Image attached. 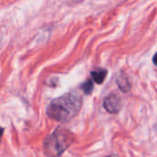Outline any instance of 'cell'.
I'll list each match as a JSON object with an SVG mask.
<instances>
[{
    "label": "cell",
    "mask_w": 157,
    "mask_h": 157,
    "mask_svg": "<svg viewBox=\"0 0 157 157\" xmlns=\"http://www.w3.org/2000/svg\"><path fill=\"white\" fill-rule=\"evenodd\" d=\"M3 132H4V129L0 128V140H1V137H2V135H3Z\"/></svg>",
    "instance_id": "obj_8"
},
{
    "label": "cell",
    "mask_w": 157,
    "mask_h": 157,
    "mask_svg": "<svg viewBox=\"0 0 157 157\" xmlns=\"http://www.w3.org/2000/svg\"><path fill=\"white\" fill-rule=\"evenodd\" d=\"M107 75H108V71L106 69H98L91 72V77L93 81H95L97 84L99 85H101L105 81Z\"/></svg>",
    "instance_id": "obj_5"
},
{
    "label": "cell",
    "mask_w": 157,
    "mask_h": 157,
    "mask_svg": "<svg viewBox=\"0 0 157 157\" xmlns=\"http://www.w3.org/2000/svg\"><path fill=\"white\" fill-rule=\"evenodd\" d=\"M153 62H154L155 64H156L157 65V52L154 55V57H153Z\"/></svg>",
    "instance_id": "obj_7"
},
{
    "label": "cell",
    "mask_w": 157,
    "mask_h": 157,
    "mask_svg": "<svg viewBox=\"0 0 157 157\" xmlns=\"http://www.w3.org/2000/svg\"><path fill=\"white\" fill-rule=\"evenodd\" d=\"M103 106L105 109L110 114H117L121 109V101L118 95L111 93L104 99Z\"/></svg>",
    "instance_id": "obj_3"
},
{
    "label": "cell",
    "mask_w": 157,
    "mask_h": 157,
    "mask_svg": "<svg viewBox=\"0 0 157 157\" xmlns=\"http://www.w3.org/2000/svg\"><path fill=\"white\" fill-rule=\"evenodd\" d=\"M117 84H118L119 88H120L122 92L127 93V92H130V91H131L132 84H131V82H130L129 77H128L127 75H125L124 73H121V74L117 76Z\"/></svg>",
    "instance_id": "obj_4"
},
{
    "label": "cell",
    "mask_w": 157,
    "mask_h": 157,
    "mask_svg": "<svg viewBox=\"0 0 157 157\" xmlns=\"http://www.w3.org/2000/svg\"><path fill=\"white\" fill-rule=\"evenodd\" d=\"M81 88L83 89L84 93L86 94V95H89L93 88H94V85H93V81L92 80H87L86 81L85 83H83V85L81 86Z\"/></svg>",
    "instance_id": "obj_6"
},
{
    "label": "cell",
    "mask_w": 157,
    "mask_h": 157,
    "mask_svg": "<svg viewBox=\"0 0 157 157\" xmlns=\"http://www.w3.org/2000/svg\"><path fill=\"white\" fill-rule=\"evenodd\" d=\"M75 141L74 134L62 127L56 129L52 134L45 138L43 142V150L46 155H61Z\"/></svg>",
    "instance_id": "obj_2"
},
{
    "label": "cell",
    "mask_w": 157,
    "mask_h": 157,
    "mask_svg": "<svg viewBox=\"0 0 157 157\" xmlns=\"http://www.w3.org/2000/svg\"><path fill=\"white\" fill-rule=\"evenodd\" d=\"M82 105L81 95L76 92H70L51 101L46 112L48 117L53 121L68 122L78 114Z\"/></svg>",
    "instance_id": "obj_1"
}]
</instances>
